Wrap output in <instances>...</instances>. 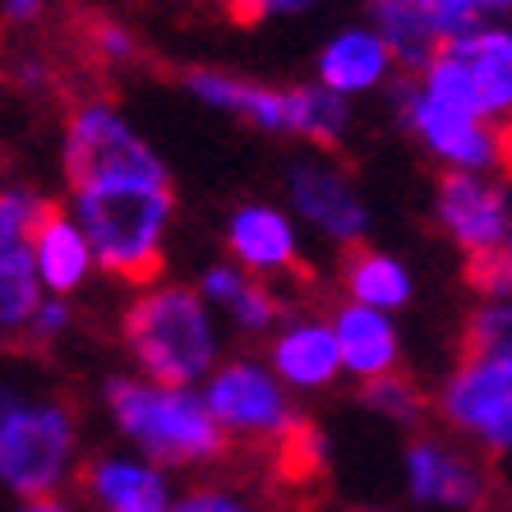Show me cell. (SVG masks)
I'll return each instance as SVG.
<instances>
[{
  "label": "cell",
  "instance_id": "1",
  "mask_svg": "<svg viewBox=\"0 0 512 512\" xmlns=\"http://www.w3.org/2000/svg\"><path fill=\"white\" fill-rule=\"evenodd\" d=\"M171 185H93L79 194L88 250L111 277L130 286H153L167 268L162 227L171 217Z\"/></svg>",
  "mask_w": 512,
  "mask_h": 512
},
{
  "label": "cell",
  "instance_id": "2",
  "mask_svg": "<svg viewBox=\"0 0 512 512\" xmlns=\"http://www.w3.org/2000/svg\"><path fill=\"white\" fill-rule=\"evenodd\" d=\"M120 333L143 374L171 393H180L213 365V333L190 286H162L139 296L120 319Z\"/></svg>",
  "mask_w": 512,
  "mask_h": 512
},
{
  "label": "cell",
  "instance_id": "3",
  "mask_svg": "<svg viewBox=\"0 0 512 512\" xmlns=\"http://www.w3.org/2000/svg\"><path fill=\"white\" fill-rule=\"evenodd\" d=\"M107 402L116 425L139 443L157 466H194L227 453V429L208 416V406L190 393L143 388L134 379H111Z\"/></svg>",
  "mask_w": 512,
  "mask_h": 512
},
{
  "label": "cell",
  "instance_id": "4",
  "mask_svg": "<svg viewBox=\"0 0 512 512\" xmlns=\"http://www.w3.org/2000/svg\"><path fill=\"white\" fill-rule=\"evenodd\" d=\"M65 176L74 194L93 190V185H171L162 162L111 116L107 107H84L70 116L65 134Z\"/></svg>",
  "mask_w": 512,
  "mask_h": 512
},
{
  "label": "cell",
  "instance_id": "5",
  "mask_svg": "<svg viewBox=\"0 0 512 512\" xmlns=\"http://www.w3.org/2000/svg\"><path fill=\"white\" fill-rule=\"evenodd\" d=\"M74 448V406H33L0 420V485L42 499L65 476Z\"/></svg>",
  "mask_w": 512,
  "mask_h": 512
},
{
  "label": "cell",
  "instance_id": "6",
  "mask_svg": "<svg viewBox=\"0 0 512 512\" xmlns=\"http://www.w3.org/2000/svg\"><path fill=\"white\" fill-rule=\"evenodd\" d=\"M439 416L503 453L512 439V360H457V374L439 393Z\"/></svg>",
  "mask_w": 512,
  "mask_h": 512
},
{
  "label": "cell",
  "instance_id": "7",
  "mask_svg": "<svg viewBox=\"0 0 512 512\" xmlns=\"http://www.w3.org/2000/svg\"><path fill=\"white\" fill-rule=\"evenodd\" d=\"M439 217L448 227V236L466 254L508 250V199H503V185H485L471 171H443Z\"/></svg>",
  "mask_w": 512,
  "mask_h": 512
},
{
  "label": "cell",
  "instance_id": "8",
  "mask_svg": "<svg viewBox=\"0 0 512 512\" xmlns=\"http://www.w3.org/2000/svg\"><path fill=\"white\" fill-rule=\"evenodd\" d=\"M203 406H208V416H213L222 429H240V434H254V439H268V434L291 416L282 388H277L263 370L240 365V360L217 370Z\"/></svg>",
  "mask_w": 512,
  "mask_h": 512
},
{
  "label": "cell",
  "instance_id": "9",
  "mask_svg": "<svg viewBox=\"0 0 512 512\" xmlns=\"http://www.w3.org/2000/svg\"><path fill=\"white\" fill-rule=\"evenodd\" d=\"M406 120H411V130H420V139H425L434 153L453 157L457 171L462 167H489V162H494L499 171H508V120H499V125L489 130L485 120L443 111V107H434L429 97L406 102Z\"/></svg>",
  "mask_w": 512,
  "mask_h": 512
},
{
  "label": "cell",
  "instance_id": "10",
  "mask_svg": "<svg viewBox=\"0 0 512 512\" xmlns=\"http://www.w3.org/2000/svg\"><path fill=\"white\" fill-rule=\"evenodd\" d=\"M406 466H411V494L425 503H457L466 512L489 508V476L476 462H466L462 453L443 448L434 439H411L406 448Z\"/></svg>",
  "mask_w": 512,
  "mask_h": 512
},
{
  "label": "cell",
  "instance_id": "11",
  "mask_svg": "<svg viewBox=\"0 0 512 512\" xmlns=\"http://www.w3.org/2000/svg\"><path fill=\"white\" fill-rule=\"evenodd\" d=\"M24 245L33 254V273L51 286V291H74L79 277L88 268V245L84 236L65 222L56 199H42L37 194L33 208H28L24 222Z\"/></svg>",
  "mask_w": 512,
  "mask_h": 512
},
{
  "label": "cell",
  "instance_id": "12",
  "mask_svg": "<svg viewBox=\"0 0 512 512\" xmlns=\"http://www.w3.org/2000/svg\"><path fill=\"white\" fill-rule=\"evenodd\" d=\"M79 489H88L107 512H167V485L148 466L93 457L79 466Z\"/></svg>",
  "mask_w": 512,
  "mask_h": 512
},
{
  "label": "cell",
  "instance_id": "13",
  "mask_svg": "<svg viewBox=\"0 0 512 512\" xmlns=\"http://www.w3.org/2000/svg\"><path fill=\"white\" fill-rule=\"evenodd\" d=\"M448 51L466 65L485 116L489 111L503 116L512 102V37L503 33V28H489V33L480 28V33L462 37V42H448Z\"/></svg>",
  "mask_w": 512,
  "mask_h": 512
},
{
  "label": "cell",
  "instance_id": "14",
  "mask_svg": "<svg viewBox=\"0 0 512 512\" xmlns=\"http://www.w3.org/2000/svg\"><path fill=\"white\" fill-rule=\"evenodd\" d=\"M333 346H337V360H346L360 379L383 370H397V333L388 328L379 310H365V305H351V310L337 314L333 323Z\"/></svg>",
  "mask_w": 512,
  "mask_h": 512
},
{
  "label": "cell",
  "instance_id": "15",
  "mask_svg": "<svg viewBox=\"0 0 512 512\" xmlns=\"http://www.w3.org/2000/svg\"><path fill=\"white\" fill-rule=\"evenodd\" d=\"M296 203L305 208V217H314L323 231H333L337 240H360L365 231V208L356 203L351 185L333 171L319 167H296Z\"/></svg>",
  "mask_w": 512,
  "mask_h": 512
},
{
  "label": "cell",
  "instance_id": "16",
  "mask_svg": "<svg viewBox=\"0 0 512 512\" xmlns=\"http://www.w3.org/2000/svg\"><path fill=\"white\" fill-rule=\"evenodd\" d=\"M227 245L245 268H254V273H273V268L300 273L296 245H291V227H286L273 208H240L236 222H231Z\"/></svg>",
  "mask_w": 512,
  "mask_h": 512
},
{
  "label": "cell",
  "instance_id": "17",
  "mask_svg": "<svg viewBox=\"0 0 512 512\" xmlns=\"http://www.w3.org/2000/svg\"><path fill=\"white\" fill-rule=\"evenodd\" d=\"M342 286L365 310H393L411 291L402 268L365 240H342Z\"/></svg>",
  "mask_w": 512,
  "mask_h": 512
},
{
  "label": "cell",
  "instance_id": "18",
  "mask_svg": "<svg viewBox=\"0 0 512 512\" xmlns=\"http://www.w3.org/2000/svg\"><path fill=\"white\" fill-rule=\"evenodd\" d=\"M185 88L199 93L203 102H213V107L250 116L263 130H286V97L273 93V88L236 79V74H213V70H190L185 74Z\"/></svg>",
  "mask_w": 512,
  "mask_h": 512
},
{
  "label": "cell",
  "instance_id": "19",
  "mask_svg": "<svg viewBox=\"0 0 512 512\" xmlns=\"http://www.w3.org/2000/svg\"><path fill=\"white\" fill-rule=\"evenodd\" d=\"M370 14L379 19V42L388 47V56H397L411 70L429 65V60L448 47L429 28L425 14H420V0H370Z\"/></svg>",
  "mask_w": 512,
  "mask_h": 512
},
{
  "label": "cell",
  "instance_id": "20",
  "mask_svg": "<svg viewBox=\"0 0 512 512\" xmlns=\"http://www.w3.org/2000/svg\"><path fill=\"white\" fill-rule=\"evenodd\" d=\"M388 70V47L374 33H346L323 51L319 74L328 93H351V88H370Z\"/></svg>",
  "mask_w": 512,
  "mask_h": 512
},
{
  "label": "cell",
  "instance_id": "21",
  "mask_svg": "<svg viewBox=\"0 0 512 512\" xmlns=\"http://www.w3.org/2000/svg\"><path fill=\"white\" fill-rule=\"evenodd\" d=\"M273 365L282 379L300 383V388H319L337 374V346L333 333L319 328V323H305L296 333H286L282 342L273 346Z\"/></svg>",
  "mask_w": 512,
  "mask_h": 512
},
{
  "label": "cell",
  "instance_id": "22",
  "mask_svg": "<svg viewBox=\"0 0 512 512\" xmlns=\"http://www.w3.org/2000/svg\"><path fill=\"white\" fill-rule=\"evenodd\" d=\"M286 97V130L305 134L319 148H337L346 130V107L342 97L328 93V88H291Z\"/></svg>",
  "mask_w": 512,
  "mask_h": 512
},
{
  "label": "cell",
  "instance_id": "23",
  "mask_svg": "<svg viewBox=\"0 0 512 512\" xmlns=\"http://www.w3.org/2000/svg\"><path fill=\"white\" fill-rule=\"evenodd\" d=\"M42 305L37 296V273H33V254L24 240H0V314L10 319V328L28 323Z\"/></svg>",
  "mask_w": 512,
  "mask_h": 512
},
{
  "label": "cell",
  "instance_id": "24",
  "mask_svg": "<svg viewBox=\"0 0 512 512\" xmlns=\"http://www.w3.org/2000/svg\"><path fill=\"white\" fill-rule=\"evenodd\" d=\"M425 84H429V102L443 111H457V116H471V120H485V107H480V97H476V84H471V74H466V65L453 56V51L443 47L439 56L429 60V74H425Z\"/></svg>",
  "mask_w": 512,
  "mask_h": 512
},
{
  "label": "cell",
  "instance_id": "25",
  "mask_svg": "<svg viewBox=\"0 0 512 512\" xmlns=\"http://www.w3.org/2000/svg\"><path fill=\"white\" fill-rule=\"evenodd\" d=\"M356 402L374 406L383 416L393 420H416L425 411V393H420V383L402 370H383V374H370V379L356 388Z\"/></svg>",
  "mask_w": 512,
  "mask_h": 512
},
{
  "label": "cell",
  "instance_id": "26",
  "mask_svg": "<svg viewBox=\"0 0 512 512\" xmlns=\"http://www.w3.org/2000/svg\"><path fill=\"white\" fill-rule=\"evenodd\" d=\"M489 356H508V305H480L476 314H466L457 360H489Z\"/></svg>",
  "mask_w": 512,
  "mask_h": 512
},
{
  "label": "cell",
  "instance_id": "27",
  "mask_svg": "<svg viewBox=\"0 0 512 512\" xmlns=\"http://www.w3.org/2000/svg\"><path fill=\"white\" fill-rule=\"evenodd\" d=\"M420 14L439 33V42H462V37L480 33L476 0H420Z\"/></svg>",
  "mask_w": 512,
  "mask_h": 512
},
{
  "label": "cell",
  "instance_id": "28",
  "mask_svg": "<svg viewBox=\"0 0 512 512\" xmlns=\"http://www.w3.org/2000/svg\"><path fill=\"white\" fill-rule=\"evenodd\" d=\"M79 33H84V42L102 60H130L134 51H139L134 47V37H130V28H120L116 19H107V14H84Z\"/></svg>",
  "mask_w": 512,
  "mask_h": 512
},
{
  "label": "cell",
  "instance_id": "29",
  "mask_svg": "<svg viewBox=\"0 0 512 512\" xmlns=\"http://www.w3.org/2000/svg\"><path fill=\"white\" fill-rule=\"evenodd\" d=\"M227 305L236 310L240 328H250V333H254V328H268V323L277 319V310H282V305L268 296V286H263V282H250V277H240Z\"/></svg>",
  "mask_w": 512,
  "mask_h": 512
},
{
  "label": "cell",
  "instance_id": "30",
  "mask_svg": "<svg viewBox=\"0 0 512 512\" xmlns=\"http://www.w3.org/2000/svg\"><path fill=\"white\" fill-rule=\"evenodd\" d=\"M466 282L476 291H494V296H508V277H512V259L508 250H494V254H466Z\"/></svg>",
  "mask_w": 512,
  "mask_h": 512
},
{
  "label": "cell",
  "instance_id": "31",
  "mask_svg": "<svg viewBox=\"0 0 512 512\" xmlns=\"http://www.w3.org/2000/svg\"><path fill=\"white\" fill-rule=\"evenodd\" d=\"M222 14H227L236 28H259L268 14H291V10H305L314 0H217Z\"/></svg>",
  "mask_w": 512,
  "mask_h": 512
},
{
  "label": "cell",
  "instance_id": "32",
  "mask_svg": "<svg viewBox=\"0 0 512 512\" xmlns=\"http://www.w3.org/2000/svg\"><path fill=\"white\" fill-rule=\"evenodd\" d=\"M167 512H250V508H240L236 499L217 494V489H199V494H190L185 503H176V508H167Z\"/></svg>",
  "mask_w": 512,
  "mask_h": 512
},
{
  "label": "cell",
  "instance_id": "33",
  "mask_svg": "<svg viewBox=\"0 0 512 512\" xmlns=\"http://www.w3.org/2000/svg\"><path fill=\"white\" fill-rule=\"evenodd\" d=\"M5 14H10V19H37V14H42V0H5Z\"/></svg>",
  "mask_w": 512,
  "mask_h": 512
},
{
  "label": "cell",
  "instance_id": "34",
  "mask_svg": "<svg viewBox=\"0 0 512 512\" xmlns=\"http://www.w3.org/2000/svg\"><path fill=\"white\" fill-rule=\"evenodd\" d=\"M19 512H70V503L56 499V494H42V499H28Z\"/></svg>",
  "mask_w": 512,
  "mask_h": 512
},
{
  "label": "cell",
  "instance_id": "35",
  "mask_svg": "<svg viewBox=\"0 0 512 512\" xmlns=\"http://www.w3.org/2000/svg\"><path fill=\"white\" fill-rule=\"evenodd\" d=\"M10 411H14V397H10V393H5V388H0V420L10 416Z\"/></svg>",
  "mask_w": 512,
  "mask_h": 512
},
{
  "label": "cell",
  "instance_id": "36",
  "mask_svg": "<svg viewBox=\"0 0 512 512\" xmlns=\"http://www.w3.org/2000/svg\"><path fill=\"white\" fill-rule=\"evenodd\" d=\"M476 5H508V0H476Z\"/></svg>",
  "mask_w": 512,
  "mask_h": 512
},
{
  "label": "cell",
  "instance_id": "37",
  "mask_svg": "<svg viewBox=\"0 0 512 512\" xmlns=\"http://www.w3.org/2000/svg\"><path fill=\"white\" fill-rule=\"evenodd\" d=\"M356 512H370V508H356Z\"/></svg>",
  "mask_w": 512,
  "mask_h": 512
}]
</instances>
